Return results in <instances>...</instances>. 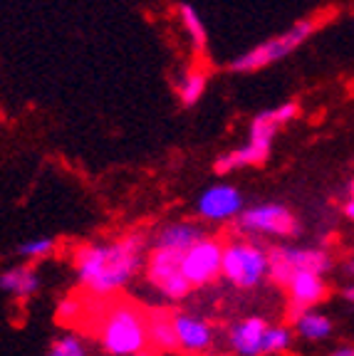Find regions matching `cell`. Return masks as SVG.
<instances>
[{"label": "cell", "mask_w": 354, "mask_h": 356, "mask_svg": "<svg viewBox=\"0 0 354 356\" xmlns=\"http://www.w3.org/2000/svg\"><path fill=\"white\" fill-rule=\"evenodd\" d=\"M347 275H352V277H354V257L347 262Z\"/></svg>", "instance_id": "obj_27"}, {"label": "cell", "mask_w": 354, "mask_h": 356, "mask_svg": "<svg viewBox=\"0 0 354 356\" xmlns=\"http://www.w3.org/2000/svg\"><path fill=\"white\" fill-rule=\"evenodd\" d=\"M330 356H354V346H337Z\"/></svg>", "instance_id": "obj_24"}, {"label": "cell", "mask_w": 354, "mask_h": 356, "mask_svg": "<svg viewBox=\"0 0 354 356\" xmlns=\"http://www.w3.org/2000/svg\"><path fill=\"white\" fill-rule=\"evenodd\" d=\"M40 287V277L30 265H17L10 267L0 275V289L8 295H15L20 300H28L30 295H35Z\"/></svg>", "instance_id": "obj_15"}, {"label": "cell", "mask_w": 354, "mask_h": 356, "mask_svg": "<svg viewBox=\"0 0 354 356\" xmlns=\"http://www.w3.org/2000/svg\"><path fill=\"white\" fill-rule=\"evenodd\" d=\"M137 356H156L154 351H141V354H137Z\"/></svg>", "instance_id": "obj_29"}, {"label": "cell", "mask_w": 354, "mask_h": 356, "mask_svg": "<svg viewBox=\"0 0 354 356\" xmlns=\"http://www.w3.org/2000/svg\"><path fill=\"white\" fill-rule=\"evenodd\" d=\"M146 324H149V341L159 351H176V324H174V312L167 309H154L146 314Z\"/></svg>", "instance_id": "obj_14"}, {"label": "cell", "mask_w": 354, "mask_h": 356, "mask_svg": "<svg viewBox=\"0 0 354 356\" xmlns=\"http://www.w3.org/2000/svg\"><path fill=\"white\" fill-rule=\"evenodd\" d=\"M344 216H347V218H349V220H352V222H354V200H349L347 206H344Z\"/></svg>", "instance_id": "obj_26"}, {"label": "cell", "mask_w": 354, "mask_h": 356, "mask_svg": "<svg viewBox=\"0 0 354 356\" xmlns=\"http://www.w3.org/2000/svg\"><path fill=\"white\" fill-rule=\"evenodd\" d=\"M223 250L226 245L216 238H201L191 250L183 255V277L191 287H206L221 275Z\"/></svg>", "instance_id": "obj_7"}, {"label": "cell", "mask_w": 354, "mask_h": 356, "mask_svg": "<svg viewBox=\"0 0 354 356\" xmlns=\"http://www.w3.org/2000/svg\"><path fill=\"white\" fill-rule=\"evenodd\" d=\"M288 257L293 262L295 273H315L325 277L332 270V257L317 248H288Z\"/></svg>", "instance_id": "obj_16"}, {"label": "cell", "mask_w": 354, "mask_h": 356, "mask_svg": "<svg viewBox=\"0 0 354 356\" xmlns=\"http://www.w3.org/2000/svg\"><path fill=\"white\" fill-rule=\"evenodd\" d=\"M206 84H208L206 72H201V70H191V72L181 79V84H178V99H181V104L194 106L196 102L203 97Z\"/></svg>", "instance_id": "obj_18"}, {"label": "cell", "mask_w": 354, "mask_h": 356, "mask_svg": "<svg viewBox=\"0 0 354 356\" xmlns=\"http://www.w3.org/2000/svg\"><path fill=\"white\" fill-rule=\"evenodd\" d=\"M293 346V332L288 327H270L263 341V356L270 354H285Z\"/></svg>", "instance_id": "obj_20"}, {"label": "cell", "mask_w": 354, "mask_h": 356, "mask_svg": "<svg viewBox=\"0 0 354 356\" xmlns=\"http://www.w3.org/2000/svg\"><path fill=\"white\" fill-rule=\"evenodd\" d=\"M183 255L186 252L151 248V255L146 260V280L169 300H183L191 292V284L183 277Z\"/></svg>", "instance_id": "obj_5"}, {"label": "cell", "mask_w": 354, "mask_h": 356, "mask_svg": "<svg viewBox=\"0 0 354 356\" xmlns=\"http://www.w3.org/2000/svg\"><path fill=\"white\" fill-rule=\"evenodd\" d=\"M178 15H181L183 28H186V33H188V38H191V42H194V47L199 52H203L206 50V42H208V33H206V25L201 22L196 8L181 6V8H178Z\"/></svg>", "instance_id": "obj_19"}, {"label": "cell", "mask_w": 354, "mask_h": 356, "mask_svg": "<svg viewBox=\"0 0 354 356\" xmlns=\"http://www.w3.org/2000/svg\"><path fill=\"white\" fill-rule=\"evenodd\" d=\"M290 295V319H298L302 312L315 309V305H320L327 297V282L322 275L315 273H298L290 280L288 287Z\"/></svg>", "instance_id": "obj_9"}, {"label": "cell", "mask_w": 354, "mask_h": 356, "mask_svg": "<svg viewBox=\"0 0 354 356\" xmlns=\"http://www.w3.org/2000/svg\"><path fill=\"white\" fill-rule=\"evenodd\" d=\"M174 324H176V339L181 351H186V354H206V351H210L216 332L206 319L186 314V312H176Z\"/></svg>", "instance_id": "obj_10"}, {"label": "cell", "mask_w": 354, "mask_h": 356, "mask_svg": "<svg viewBox=\"0 0 354 356\" xmlns=\"http://www.w3.org/2000/svg\"><path fill=\"white\" fill-rule=\"evenodd\" d=\"M342 297L347 302H354V284H347V287H342Z\"/></svg>", "instance_id": "obj_25"}, {"label": "cell", "mask_w": 354, "mask_h": 356, "mask_svg": "<svg viewBox=\"0 0 354 356\" xmlns=\"http://www.w3.org/2000/svg\"><path fill=\"white\" fill-rule=\"evenodd\" d=\"M240 230L250 235H272V238H290L298 233L295 216L280 203H261L238 216Z\"/></svg>", "instance_id": "obj_6"}, {"label": "cell", "mask_w": 354, "mask_h": 356, "mask_svg": "<svg viewBox=\"0 0 354 356\" xmlns=\"http://www.w3.org/2000/svg\"><path fill=\"white\" fill-rule=\"evenodd\" d=\"M146 250L144 233H129L114 243L84 245L75 255L77 282L89 295H111L122 289L141 267Z\"/></svg>", "instance_id": "obj_1"}, {"label": "cell", "mask_w": 354, "mask_h": 356, "mask_svg": "<svg viewBox=\"0 0 354 356\" xmlns=\"http://www.w3.org/2000/svg\"><path fill=\"white\" fill-rule=\"evenodd\" d=\"M320 28V22L312 20V17H305V20H298L293 28H288L285 33H280L277 38H270L266 42L255 44L253 50L243 52L240 57L228 65V70L233 72H255V70H263V67L272 65V62L288 57L290 52H295L300 44L307 38H312V33Z\"/></svg>", "instance_id": "obj_3"}, {"label": "cell", "mask_w": 354, "mask_h": 356, "mask_svg": "<svg viewBox=\"0 0 354 356\" xmlns=\"http://www.w3.org/2000/svg\"><path fill=\"white\" fill-rule=\"evenodd\" d=\"M270 324L261 317H245L228 329V344L238 356H263V341Z\"/></svg>", "instance_id": "obj_11"}, {"label": "cell", "mask_w": 354, "mask_h": 356, "mask_svg": "<svg viewBox=\"0 0 354 356\" xmlns=\"http://www.w3.org/2000/svg\"><path fill=\"white\" fill-rule=\"evenodd\" d=\"M196 208L206 220H228V218H236L243 213V195L233 186L218 184L201 193Z\"/></svg>", "instance_id": "obj_8"}, {"label": "cell", "mask_w": 354, "mask_h": 356, "mask_svg": "<svg viewBox=\"0 0 354 356\" xmlns=\"http://www.w3.org/2000/svg\"><path fill=\"white\" fill-rule=\"evenodd\" d=\"M82 314V302L77 297H65L57 305V322H75Z\"/></svg>", "instance_id": "obj_23"}, {"label": "cell", "mask_w": 354, "mask_h": 356, "mask_svg": "<svg viewBox=\"0 0 354 356\" xmlns=\"http://www.w3.org/2000/svg\"><path fill=\"white\" fill-rule=\"evenodd\" d=\"M272 149V141H263V139H248V144L240 146L236 151H228V154L218 156L216 163H213V171L226 176V173L236 171V168H245V166H261L268 161Z\"/></svg>", "instance_id": "obj_12"}, {"label": "cell", "mask_w": 354, "mask_h": 356, "mask_svg": "<svg viewBox=\"0 0 354 356\" xmlns=\"http://www.w3.org/2000/svg\"><path fill=\"white\" fill-rule=\"evenodd\" d=\"M293 324H295V334L307 341H322L332 334V319L320 314L317 309L302 312Z\"/></svg>", "instance_id": "obj_17"}, {"label": "cell", "mask_w": 354, "mask_h": 356, "mask_svg": "<svg viewBox=\"0 0 354 356\" xmlns=\"http://www.w3.org/2000/svg\"><path fill=\"white\" fill-rule=\"evenodd\" d=\"M52 250H55V240L52 238H33L17 245V252H20L22 257H28V260L47 257V255H52Z\"/></svg>", "instance_id": "obj_21"}, {"label": "cell", "mask_w": 354, "mask_h": 356, "mask_svg": "<svg viewBox=\"0 0 354 356\" xmlns=\"http://www.w3.org/2000/svg\"><path fill=\"white\" fill-rule=\"evenodd\" d=\"M201 238L203 235H201L199 225H194V222H171L164 230H159V235L154 238V248L188 252Z\"/></svg>", "instance_id": "obj_13"}, {"label": "cell", "mask_w": 354, "mask_h": 356, "mask_svg": "<svg viewBox=\"0 0 354 356\" xmlns=\"http://www.w3.org/2000/svg\"><path fill=\"white\" fill-rule=\"evenodd\" d=\"M47 356H87V351H84V344L75 334H67V337L57 339L55 344L50 346Z\"/></svg>", "instance_id": "obj_22"}, {"label": "cell", "mask_w": 354, "mask_h": 356, "mask_svg": "<svg viewBox=\"0 0 354 356\" xmlns=\"http://www.w3.org/2000/svg\"><path fill=\"white\" fill-rule=\"evenodd\" d=\"M221 275L240 289L261 284L268 275V250H263L261 245L248 243V240L228 243L223 250Z\"/></svg>", "instance_id": "obj_4"}, {"label": "cell", "mask_w": 354, "mask_h": 356, "mask_svg": "<svg viewBox=\"0 0 354 356\" xmlns=\"http://www.w3.org/2000/svg\"><path fill=\"white\" fill-rule=\"evenodd\" d=\"M349 195H352V198H349V200H354V181H352V184H349Z\"/></svg>", "instance_id": "obj_28"}, {"label": "cell", "mask_w": 354, "mask_h": 356, "mask_svg": "<svg viewBox=\"0 0 354 356\" xmlns=\"http://www.w3.org/2000/svg\"><path fill=\"white\" fill-rule=\"evenodd\" d=\"M102 349L109 356H137L149 344L146 314L132 305H114L105 312L97 327Z\"/></svg>", "instance_id": "obj_2"}]
</instances>
